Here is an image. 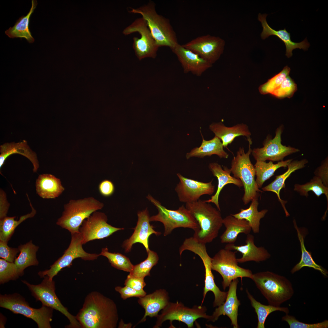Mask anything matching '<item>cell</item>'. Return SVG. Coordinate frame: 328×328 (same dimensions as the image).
<instances>
[{
    "instance_id": "cell-12",
    "label": "cell",
    "mask_w": 328,
    "mask_h": 328,
    "mask_svg": "<svg viewBox=\"0 0 328 328\" xmlns=\"http://www.w3.org/2000/svg\"><path fill=\"white\" fill-rule=\"evenodd\" d=\"M71 235L70 244L63 255L50 266L49 269L39 271L38 274L40 277L47 276L53 280L62 269L70 267L74 259L80 258L85 261H93L100 256L99 254L87 253L84 250L83 238L79 232L72 233Z\"/></svg>"
},
{
    "instance_id": "cell-24",
    "label": "cell",
    "mask_w": 328,
    "mask_h": 328,
    "mask_svg": "<svg viewBox=\"0 0 328 328\" xmlns=\"http://www.w3.org/2000/svg\"><path fill=\"white\" fill-rule=\"evenodd\" d=\"M168 292L164 289L155 290L153 293L138 298V302L145 310L143 318L137 324L145 322L147 316L157 317L158 313L169 302Z\"/></svg>"
},
{
    "instance_id": "cell-41",
    "label": "cell",
    "mask_w": 328,
    "mask_h": 328,
    "mask_svg": "<svg viewBox=\"0 0 328 328\" xmlns=\"http://www.w3.org/2000/svg\"><path fill=\"white\" fill-rule=\"evenodd\" d=\"M100 256L106 257L111 265L114 268L130 272L132 270L134 265L129 258L119 253H111L108 251L107 248L102 249Z\"/></svg>"
},
{
    "instance_id": "cell-20",
    "label": "cell",
    "mask_w": 328,
    "mask_h": 328,
    "mask_svg": "<svg viewBox=\"0 0 328 328\" xmlns=\"http://www.w3.org/2000/svg\"><path fill=\"white\" fill-rule=\"evenodd\" d=\"M138 220L134 231L128 239L124 241L123 247L126 252H129L133 244L136 243L142 244L147 252L150 249L149 246V238L150 235L154 234L156 235L161 234L160 232L155 231L153 226L150 224V217L147 208L138 213Z\"/></svg>"
},
{
    "instance_id": "cell-37",
    "label": "cell",
    "mask_w": 328,
    "mask_h": 328,
    "mask_svg": "<svg viewBox=\"0 0 328 328\" xmlns=\"http://www.w3.org/2000/svg\"><path fill=\"white\" fill-rule=\"evenodd\" d=\"M28 200L32 210L31 213L21 216L19 220H15L16 217L6 216L0 220V241L8 242L13 234L15 230L21 223L28 218L33 217L36 213L32 207L28 195Z\"/></svg>"
},
{
    "instance_id": "cell-26",
    "label": "cell",
    "mask_w": 328,
    "mask_h": 328,
    "mask_svg": "<svg viewBox=\"0 0 328 328\" xmlns=\"http://www.w3.org/2000/svg\"><path fill=\"white\" fill-rule=\"evenodd\" d=\"M223 169L221 166L217 162H212L209 164L208 167L210 170L213 176L217 179V188L216 192L210 199L204 200L207 203H214L220 211V209L218 200L220 193L223 187L230 183L233 184L240 188L243 186L242 182L239 179L231 176V172L230 169L226 166H223Z\"/></svg>"
},
{
    "instance_id": "cell-27",
    "label": "cell",
    "mask_w": 328,
    "mask_h": 328,
    "mask_svg": "<svg viewBox=\"0 0 328 328\" xmlns=\"http://www.w3.org/2000/svg\"><path fill=\"white\" fill-rule=\"evenodd\" d=\"M36 187L37 194L44 199L57 197L65 190L60 179L48 174L39 176L36 181Z\"/></svg>"
},
{
    "instance_id": "cell-19",
    "label": "cell",
    "mask_w": 328,
    "mask_h": 328,
    "mask_svg": "<svg viewBox=\"0 0 328 328\" xmlns=\"http://www.w3.org/2000/svg\"><path fill=\"white\" fill-rule=\"evenodd\" d=\"M180 63L185 73H191L200 76L212 64L196 53L179 43L171 50Z\"/></svg>"
},
{
    "instance_id": "cell-18",
    "label": "cell",
    "mask_w": 328,
    "mask_h": 328,
    "mask_svg": "<svg viewBox=\"0 0 328 328\" xmlns=\"http://www.w3.org/2000/svg\"><path fill=\"white\" fill-rule=\"evenodd\" d=\"M179 182L175 188L179 200L185 203H191L198 200L201 196L204 195H211L215 190V186L212 184V180L204 183L188 178L177 173Z\"/></svg>"
},
{
    "instance_id": "cell-23",
    "label": "cell",
    "mask_w": 328,
    "mask_h": 328,
    "mask_svg": "<svg viewBox=\"0 0 328 328\" xmlns=\"http://www.w3.org/2000/svg\"><path fill=\"white\" fill-rule=\"evenodd\" d=\"M254 240V236L249 234L247 235L245 244L237 246L234 243H228L224 248L239 251L242 254V257L237 258L239 263L249 261L259 262L269 259L271 256L270 254L264 247H257L255 244Z\"/></svg>"
},
{
    "instance_id": "cell-16",
    "label": "cell",
    "mask_w": 328,
    "mask_h": 328,
    "mask_svg": "<svg viewBox=\"0 0 328 328\" xmlns=\"http://www.w3.org/2000/svg\"><path fill=\"white\" fill-rule=\"evenodd\" d=\"M283 130V126H280L276 130L273 138L267 136L263 142V147L253 149L251 153L256 161L268 160L279 162L282 161L285 157L299 151L298 149L282 144Z\"/></svg>"
},
{
    "instance_id": "cell-1",
    "label": "cell",
    "mask_w": 328,
    "mask_h": 328,
    "mask_svg": "<svg viewBox=\"0 0 328 328\" xmlns=\"http://www.w3.org/2000/svg\"><path fill=\"white\" fill-rule=\"evenodd\" d=\"M76 317L82 328H115L119 319L115 302L95 291L86 296Z\"/></svg>"
},
{
    "instance_id": "cell-25",
    "label": "cell",
    "mask_w": 328,
    "mask_h": 328,
    "mask_svg": "<svg viewBox=\"0 0 328 328\" xmlns=\"http://www.w3.org/2000/svg\"><path fill=\"white\" fill-rule=\"evenodd\" d=\"M209 129L221 140L224 147H227L234 139L238 136L247 137L249 143H252L250 136L251 133L248 126L244 123L238 124L231 127L225 126L221 122L213 123L209 126Z\"/></svg>"
},
{
    "instance_id": "cell-11",
    "label": "cell",
    "mask_w": 328,
    "mask_h": 328,
    "mask_svg": "<svg viewBox=\"0 0 328 328\" xmlns=\"http://www.w3.org/2000/svg\"><path fill=\"white\" fill-rule=\"evenodd\" d=\"M42 282L37 285L29 284L27 281L22 282L28 287L32 296L37 300L40 301L42 306H47L58 310L65 315L69 319L70 323L67 328H81L76 317L71 314L67 309L61 303L55 292V283L53 280L47 276L44 277Z\"/></svg>"
},
{
    "instance_id": "cell-30",
    "label": "cell",
    "mask_w": 328,
    "mask_h": 328,
    "mask_svg": "<svg viewBox=\"0 0 328 328\" xmlns=\"http://www.w3.org/2000/svg\"><path fill=\"white\" fill-rule=\"evenodd\" d=\"M308 162V160L306 159H303L299 161L292 160L288 165V169L286 171L282 174L276 176L273 181L262 188L263 191H271L276 194L287 217L289 216V214L285 206L286 202L282 200L280 197V192L282 189L285 188V180L292 173L296 170L305 167V165Z\"/></svg>"
},
{
    "instance_id": "cell-45",
    "label": "cell",
    "mask_w": 328,
    "mask_h": 328,
    "mask_svg": "<svg viewBox=\"0 0 328 328\" xmlns=\"http://www.w3.org/2000/svg\"><path fill=\"white\" fill-rule=\"evenodd\" d=\"M282 320L287 322L290 328H327L328 320L315 323L309 324L299 321L294 316L288 314L283 316Z\"/></svg>"
},
{
    "instance_id": "cell-43",
    "label": "cell",
    "mask_w": 328,
    "mask_h": 328,
    "mask_svg": "<svg viewBox=\"0 0 328 328\" xmlns=\"http://www.w3.org/2000/svg\"><path fill=\"white\" fill-rule=\"evenodd\" d=\"M19 275L17 267L14 262H8L0 259V283L4 284L11 280L18 278Z\"/></svg>"
},
{
    "instance_id": "cell-50",
    "label": "cell",
    "mask_w": 328,
    "mask_h": 328,
    "mask_svg": "<svg viewBox=\"0 0 328 328\" xmlns=\"http://www.w3.org/2000/svg\"><path fill=\"white\" fill-rule=\"evenodd\" d=\"M114 186L113 183L108 179L102 180L98 186L99 193L104 197H109L112 195L114 192Z\"/></svg>"
},
{
    "instance_id": "cell-44",
    "label": "cell",
    "mask_w": 328,
    "mask_h": 328,
    "mask_svg": "<svg viewBox=\"0 0 328 328\" xmlns=\"http://www.w3.org/2000/svg\"><path fill=\"white\" fill-rule=\"evenodd\" d=\"M297 90V84L288 76L280 86L271 94L280 99L285 97L290 98L293 96Z\"/></svg>"
},
{
    "instance_id": "cell-28",
    "label": "cell",
    "mask_w": 328,
    "mask_h": 328,
    "mask_svg": "<svg viewBox=\"0 0 328 328\" xmlns=\"http://www.w3.org/2000/svg\"><path fill=\"white\" fill-rule=\"evenodd\" d=\"M0 168L7 158L14 154L21 155L28 158L32 163L34 172H36L39 167V162L36 153L30 148L26 141L18 143H5L0 146Z\"/></svg>"
},
{
    "instance_id": "cell-6",
    "label": "cell",
    "mask_w": 328,
    "mask_h": 328,
    "mask_svg": "<svg viewBox=\"0 0 328 328\" xmlns=\"http://www.w3.org/2000/svg\"><path fill=\"white\" fill-rule=\"evenodd\" d=\"M251 143L249 149L245 153L244 148L240 147L231 161L230 169L233 177L239 179L244 188V193L242 200L244 205H247L253 199L258 198L259 190L255 179V171L251 163L250 155L252 152Z\"/></svg>"
},
{
    "instance_id": "cell-35",
    "label": "cell",
    "mask_w": 328,
    "mask_h": 328,
    "mask_svg": "<svg viewBox=\"0 0 328 328\" xmlns=\"http://www.w3.org/2000/svg\"><path fill=\"white\" fill-rule=\"evenodd\" d=\"M251 201L248 208L241 209L239 213L231 215L237 219L246 220L249 223L253 232L255 233H258L259 232L260 220L265 217L268 210L264 209L260 211H258L259 204L258 198H254Z\"/></svg>"
},
{
    "instance_id": "cell-8",
    "label": "cell",
    "mask_w": 328,
    "mask_h": 328,
    "mask_svg": "<svg viewBox=\"0 0 328 328\" xmlns=\"http://www.w3.org/2000/svg\"><path fill=\"white\" fill-rule=\"evenodd\" d=\"M0 306L15 314L23 315L32 319L37 324L39 328H50L53 309L42 306L39 309L30 307L25 299L17 293L1 295Z\"/></svg>"
},
{
    "instance_id": "cell-5",
    "label": "cell",
    "mask_w": 328,
    "mask_h": 328,
    "mask_svg": "<svg viewBox=\"0 0 328 328\" xmlns=\"http://www.w3.org/2000/svg\"><path fill=\"white\" fill-rule=\"evenodd\" d=\"M104 204L93 197L70 200L64 205V211L56 224L71 234L79 233L83 221L94 212L101 210Z\"/></svg>"
},
{
    "instance_id": "cell-29",
    "label": "cell",
    "mask_w": 328,
    "mask_h": 328,
    "mask_svg": "<svg viewBox=\"0 0 328 328\" xmlns=\"http://www.w3.org/2000/svg\"><path fill=\"white\" fill-rule=\"evenodd\" d=\"M223 223L226 230L220 236L222 243H234L239 234L247 235L251 230L248 221L237 219L231 214L223 219Z\"/></svg>"
},
{
    "instance_id": "cell-4",
    "label": "cell",
    "mask_w": 328,
    "mask_h": 328,
    "mask_svg": "<svg viewBox=\"0 0 328 328\" xmlns=\"http://www.w3.org/2000/svg\"><path fill=\"white\" fill-rule=\"evenodd\" d=\"M129 12L140 14L145 19L159 47L167 46L172 50L178 44L176 34L169 20L157 13L155 4L153 2L150 1L138 8H131Z\"/></svg>"
},
{
    "instance_id": "cell-47",
    "label": "cell",
    "mask_w": 328,
    "mask_h": 328,
    "mask_svg": "<svg viewBox=\"0 0 328 328\" xmlns=\"http://www.w3.org/2000/svg\"><path fill=\"white\" fill-rule=\"evenodd\" d=\"M115 289L120 294L121 297L124 300L132 297L139 298L144 296L146 294V292L144 290L141 291H137L130 287L125 285L124 287L116 286Z\"/></svg>"
},
{
    "instance_id": "cell-33",
    "label": "cell",
    "mask_w": 328,
    "mask_h": 328,
    "mask_svg": "<svg viewBox=\"0 0 328 328\" xmlns=\"http://www.w3.org/2000/svg\"><path fill=\"white\" fill-rule=\"evenodd\" d=\"M18 248L20 253L14 262L19 276H22L23 275L24 270L26 268L38 265L39 261L36 258V253L39 247L34 244L31 240L25 244H20Z\"/></svg>"
},
{
    "instance_id": "cell-3",
    "label": "cell",
    "mask_w": 328,
    "mask_h": 328,
    "mask_svg": "<svg viewBox=\"0 0 328 328\" xmlns=\"http://www.w3.org/2000/svg\"><path fill=\"white\" fill-rule=\"evenodd\" d=\"M251 279L269 305L280 306L294 295L292 283L285 276L267 271L253 274Z\"/></svg>"
},
{
    "instance_id": "cell-7",
    "label": "cell",
    "mask_w": 328,
    "mask_h": 328,
    "mask_svg": "<svg viewBox=\"0 0 328 328\" xmlns=\"http://www.w3.org/2000/svg\"><path fill=\"white\" fill-rule=\"evenodd\" d=\"M147 198L156 206L158 211L157 215L150 218V221H159L163 224L164 236L170 234L174 229L179 227L190 228L194 232L199 231L200 227L197 222L184 205L176 210H169L151 195H148Z\"/></svg>"
},
{
    "instance_id": "cell-42",
    "label": "cell",
    "mask_w": 328,
    "mask_h": 328,
    "mask_svg": "<svg viewBox=\"0 0 328 328\" xmlns=\"http://www.w3.org/2000/svg\"><path fill=\"white\" fill-rule=\"evenodd\" d=\"M291 69L287 66L285 67L279 73L269 79L259 87L260 93L263 94H271L281 84L285 79L289 76Z\"/></svg>"
},
{
    "instance_id": "cell-22",
    "label": "cell",
    "mask_w": 328,
    "mask_h": 328,
    "mask_svg": "<svg viewBox=\"0 0 328 328\" xmlns=\"http://www.w3.org/2000/svg\"><path fill=\"white\" fill-rule=\"evenodd\" d=\"M267 15V14H266L261 13H259L258 15V20L261 22L263 28L261 34V37L262 39H265L272 35L278 37L285 43L286 47L285 55L289 58L292 56V51L294 49L299 48L304 50H308L310 46V44L306 38L300 43L292 41L291 39L290 33L285 28L276 30L269 26L266 21Z\"/></svg>"
},
{
    "instance_id": "cell-14",
    "label": "cell",
    "mask_w": 328,
    "mask_h": 328,
    "mask_svg": "<svg viewBox=\"0 0 328 328\" xmlns=\"http://www.w3.org/2000/svg\"><path fill=\"white\" fill-rule=\"evenodd\" d=\"M186 249L198 255L201 259L205 268L204 287L201 305L209 291L212 292L214 296L213 306L215 307L222 305L226 299L227 292L221 291L215 283L214 276L212 271V258L207 252L206 244L195 239H192L187 243Z\"/></svg>"
},
{
    "instance_id": "cell-21",
    "label": "cell",
    "mask_w": 328,
    "mask_h": 328,
    "mask_svg": "<svg viewBox=\"0 0 328 328\" xmlns=\"http://www.w3.org/2000/svg\"><path fill=\"white\" fill-rule=\"evenodd\" d=\"M237 278L233 280L229 286L227 295L225 302L218 306L213 312L209 321L214 322L221 315L227 316L230 319L231 325L234 328H238L237 323L238 309L240 305V301L237 295Z\"/></svg>"
},
{
    "instance_id": "cell-31",
    "label": "cell",
    "mask_w": 328,
    "mask_h": 328,
    "mask_svg": "<svg viewBox=\"0 0 328 328\" xmlns=\"http://www.w3.org/2000/svg\"><path fill=\"white\" fill-rule=\"evenodd\" d=\"M293 222L300 244L301 256L299 262L292 269L291 273L293 274L302 268L307 267L318 270L324 276H327L328 274L327 271L322 266L318 265L315 262L312 257L311 253L307 251L306 249L304 244V240L308 233L307 229L305 227H299L294 219Z\"/></svg>"
},
{
    "instance_id": "cell-48",
    "label": "cell",
    "mask_w": 328,
    "mask_h": 328,
    "mask_svg": "<svg viewBox=\"0 0 328 328\" xmlns=\"http://www.w3.org/2000/svg\"><path fill=\"white\" fill-rule=\"evenodd\" d=\"M124 285L137 291H141L144 290L146 284L144 278L136 277L129 274L125 280Z\"/></svg>"
},
{
    "instance_id": "cell-36",
    "label": "cell",
    "mask_w": 328,
    "mask_h": 328,
    "mask_svg": "<svg viewBox=\"0 0 328 328\" xmlns=\"http://www.w3.org/2000/svg\"><path fill=\"white\" fill-rule=\"evenodd\" d=\"M292 160V159L282 160L276 164H274L272 161H270L268 162L257 161L254 166L256 176L255 181L258 187L261 188L264 183L274 175L278 169L282 167H287Z\"/></svg>"
},
{
    "instance_id": "cell-51",
    "label": "cell",
    "mask_w": 328,
    "mask_h": 328,
    "mask_svg": "<svg viewBox=\"0 0 328 328\" xmlns=\"http://www.w3.org/2000/svg\"><path fill=\"white\" fill-rule=\"evenodd\" d=\"M0 219H1L7 216L9 205L6 194L2 190H0Z\"/></svg>"
},
{
    "instance_id": "cell-10",
    "label": "cell",
    "mask_w": 328,
    "mask_h": 328,
    "mask_svg": "<svg viewBox=\"0 0 328 328\" xmlns=\"http://www.w3.org/2000/svg\"><path fill=\"white\" fill-rule=\"evenodd\" d=\"M161 313L157 316L154 328H159L167 320L170 321V327H173V320H177L186 324L189 328L193 327L194 322L200 318L210 319V316L206 314L207 308L204 306H195L192 308L185 306L182 303L169 302L162 309Z\"/></svg>"
},
{
    "instance_id": "cell-34",
    "label": "cell",
    "mask_w": 328,
    "mask_h": 328,
    "mask_svg": "<svg viewBox=\"0 0 328 328\" xmlns=\"http://www.w3.org/2000/svg\"><path fill=\"white\" fill-rule=\"evenodd\" d=\"M37 5L36 0H32L31 7L27 15L21 16L16 21L14 26L5 31V33L8 37L12 38H24L30 43L34 42L35 39L29 30V24L30 16Z\"/></svg>"
},
{
    "instance_id": "cell-49",
    "label": "cell",
    "mask_w": 328,
    "mask_h": 328,
    "mask_svg": "<svg viewBox=\"0 0 328 328\" xmlns=\"http://www.w3.org/2000/svg\"><path fill=\"white\" fill-rule=\"evenodd\" d=\"M315 176L319 178L323 184L328 187V159L326 158L314 172Z\"/></svg>"
},
{
    "instance_id": "cell-40",
    "label": "cell",
    "mask_w": 328,
    "mask_h": 328,
    "mask_svg": "<svg viewBox=\"0 0 328 328\" xmlns=\"http://www.w3.org/2000/svg\"><path fill=\"white\" fill-rule=\"evenodd\" d=\"M146 259L141 263L134 265L129 275L134 277L144 278L146 276H150V271L152 268L158 263L159 256L155 252L149 250L147 252Z\"/></svg>"
},
{
    "instance_id": "cell-32",
    "label": "cell",
    "mask_w": 328,
    "mask_h": 328,
    "mask_svg": "<svg viewBox=\"0 0 328 328\" xmlns=\"http://www.w3.org/2000/svg\"><path fill=\"white\" fill-rule=\"evenodd\" d=\"M201 135L202 142L201 145L199 147L195 148L187 153L186 155L187 159L193 157L203 158L213 155H216L220 158H228V154L224 150L222 142L219 138L215 136L210 140H206L202 134Z\"/></svg>"
},
{
    "instance_id": "cell-46",
    "label": "cell",
    "mask_w": 328,
    "mask_h": 328,
    "mask_svg": "<svg viewBox=\"0 0 328 328\" xmlns=\"http://www.w3.org/2000/svg\"><path fill=\"white\" fill-rule=\"evenodd\" d=\"M7 243V242L0 241V257L8 262H13L20 251L18 248L9 247Z\"/></svg>"
},
{
    "instance_id": "cell-15",
    "label": "cell",
    "mask_w": 328,
    "mask_h": 328,
    "mask_svg": "<svg viewBox=\"0 0 328 328\" xmlns=\"http://www.w3.org/2000/svg\"><path fill=\"white\" fill-rule=\"evenodd\" d=\"M107 220L106 214L97 211L85 219L79 229L83 244L91 241L108 237L118 231L124 229L112 226L107 223Z\"/></svg>"
},
{
    "instance_id": "cell-9",
    "label": "cell",
    "mask_w": 328,
    "mask_h": 328,
    "mask_svg": "<svg viewBox=\"0 0 328 328\" xmlns=\"http://www.w3.org/2000/svg\"><path fill=\"white\" fill-rule=\"evenodd\" d=\"M236 252L225 248L222 249L212 258V269L217 272L222 277V285L224 290L235 279L243 277L251 279L252 277L251 270L238 265Z\"/></svg>"
},
{
    "instance_id": "cell-38",
    "label": "cell",
    "mask_w": 328,
    "mask_h": 328,
    "mask_svg": "<svg viewBox=\"0 0 328 328\" xmlns=\"http://www.w3.org/2000/svg\"><path fill=\"white\" fill-rule=\"evenodd\" d=\"M246 292L251 305L257 314L258 319L257 328H265V323L267 317L273 312L280 311L286 314H288L289 313V309L287 307H276L269 304L268 305L262 304L256 300L247 289L246 290Z\"/></svg>"
},
{
    "instance_id": "cell-13",
    "label": "cell",
    "mask_w": 328,
    "mask_h": 328,
    "mask_svg": "<svg viewBox=\"0 0 328 328\" xmlns=\"http://www.w3.org/2000/svg\"><path fill=\"white\" fill-rule=\"evenodd\" d=\"M138 32L140 38H133V48L139 60L146 57L155 58L159 47L157 44L149 29L146 20L142 17L136 19L125 28L123 33L127 35Z\"/></svg>"
},
{
    "instance_id": "cell-2",
    "label": "cell",
    "mask_w": 328,
    "mask_h": 328,
    "mask_svg": "<svg viewBox=\"0 0 328 328\" xmlns=\"http://www.w3.org/2000/svg\"><path fill=\"white\" fill-rule=\"evenodd\" d=\"M185 207L197 222L200 228L193 237L206 244L212 242L218 236L222 227L223 218L220 211L209 203L199 199L186 203Z\"/></svg>"
},
{
    "instance_id": "cell-39",
    "label": "cell",
    "mask_w": 328,
    "mask_h": 328,
    "mask_svg": "<svg viewBox=\"0 0 328 328\" xmlns=\"http://www.w3.org/2000/svg\"><path fill=\"white\" fill-rule=\"evenodd\" d=\"M294 190L299 193L301 195L307 197L308 192L312 191L318 197L322 194L326 196L328 202V187L325 186L321 180L315 176L309 182L303 184H295Z\"/></svg>"
},
{
    "instance_id": "cell-17",
    "label": "cell",
    "mask_w": 328,
    "mask_h": 328,
    "mask_svg": "<svg viewBox=\"0 0 328 328\" xmlns=\"http://www.w3.org/2000/svg\"><path fill=\"white\" fill-rule=\"evenodd\" d=\"M225 43L224 40L219 37L207 34L197 37L182 45L212 65L223 53Z\"/></svg>"
}]
</instances>
